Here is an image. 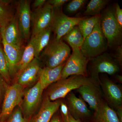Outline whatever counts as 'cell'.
Instances as JSON below:
<instances>
[{"label":"cell","mask_w":122,"mask_h":122,"mask_svg":"<svg viewBox=\"0 0 122 122\" xmlns=\"http://www.w3.org/2000/svg\"><path fill=\"white\" fill-rule=\"evenodd\" d=\"M62 115V122H81L79 119H76L71 115L69 112L67 114Z\"/></svg>","instance_id":"cell-33"},{"label":"cell","mask_w":122,"mask_h":122,"mask_svg":"<svg viewBox=\"0 0 122 122\" xmlns=\"http://www.w3.org/2000/svg\"><path fill=\"white\" fill-rule=\"evenodd\" d=\"M1 95V91L0 87V99Z\"/></svg>","instance_id":"cell-39"},{"label":"cell","mask_w":122,"mask_h":122,"mask_svg":"<svg viewBox=\"0 0 122 122\" xmlns=\"http://www.w3.org/2000/svg\"><path fill=\"white\" fill-rule=\"evenodd\" d=\"M109 1L108 0H91L87 4L84 13L92 16L100 15Z\"/></svg>","instance_id":"cell-26"},{"label":"cell","mask_w":122,"mask_h":122,"mask_svg":"<svg viewBox=\"0 0 122 122\" xmlns=\"http://www.w3.org/2000/svg\"><path fill=\"white\" fill-rule=\"evenodd\" d=\"M116 112L119 122H122V106L118 107Z\"/></svg>","instance_id":"cell-35"},{"label":"cell","mask_w":122,"mask_h":122,"mask_svg":"<svg viewBox=\"0 0 122 122\" xmlns=\"http://www.w3.org/2000/svg\"><path fill=\"white\" fill-rule=\"evenodd\" d=\"M50 122H62V118L57 115H54L53 116Z\"/></svg>","instance_id":"cell-36"},{"label":"cell","mask_w":122,"mask_h":122,"mask_svg":"<svg viewBox=\"0 0 122 122\" xmlns=\"http://www.w3.org/2000/svg\"><path fill=\"white\" fill-rule=\"evenodd\" d=\"M71 54L69 46L62 39L54 38L46 46L42 55L45 59L46 66L53 68L65 63Z\"/></svg>","instance_id":"cell-4"},{"label":"cell","mask_w":122,"mask_h":122,"mask_svg":"<svg viewBox=\"0 0 122 122\" xmlns=\"http://www.w3.org/2000/svg\"><path fill=\"white\" fill-rule=\"evenodd\" d=\"M107 47L106 39L101 30L100 20L91 33L84 39L81 50L90 60L105 52Z\"/></svg>","instance_id":"cell-5"},{"label":"cell","mask_w":122,"mask_h":122,"mask_svg":"<svg viewBox=\"0 0 122 122\" xmlns=\"http://www.w3.org/2000/svg\"><path fill=\"white\" fill-rule=\"evenodd\" d=\"M88 77L81 75H73L61 79L51 85L46 96L51 101L64 98L72 90H77L89 81Z\"/></svg>","instance_id":"cell-3"},{"label":"cell","mask_w":122,"mask_h":122,"mask_svg":"<svg viewBox=\"0 0 122 122\" xmlns=\"http://www.w3.org/2000/svg\"><path fill=\"white\" fill-rule=\"evenodd\" d=\"M65 63L54 68H50L46 66L41 68L38 80L42 89H46L61 79L62 71Z\"/></svg>","instance_id":"cell-19"},{"label":"cell","mask_w":122,"mask_h":122,"mask_svg":"<svg viewBox=\"0 0 122 122\" xmlns=\"http://www.w3.org/2000/svg\"><path fill=\"white\" fill-rule=\"evenodd\" d=\"M17 11L16 14L22 36L24 40L28 41L30 37L31 20L30 1H20L18 4Z\"/></svg>","instance_id":"cell-13"},{"label":"cell","mask_w":122,"mask_h":122,"mask_svg":"<svg viewBox=\"0 0 122 122\" xmlns=\"http://www.w3.org/2000/svg\"><path fill=\"white\" fill-rule=\"evenodd\" d=\"M86 1L85 0H73L71 1L66 6V12L69 14L76 13L83 7Z\"/></svg>","instance_id":"cell-29"},{"label":"cell","mask_w":122,"mask_h":122,"mask_svg":"<svg viewBox=\"0 0 122 122\" xmlns=\"http://www.w3.org/2000/svg\"><path fill=\"white\" fill-rule=\"evenodd\" d=\"M114 8L116 18L118 24L122 28V9L118 3L116 4Z\"/></svg>","instance_id":"cell-30"},{"label":"cell","mask_w":122,"mask_h":122,"mask_svg":"<svg viewBox=\"0 0 122 122\" xmlns=\"http://www.w3.org/2000/svg\"><path fill=\"white\" fill-rule=\"evenodd\" d=\"M0 29L2 36L7 43L18 48H24V39L19 27L16 14L6 28Z\"/></svg>","instance_id":"cell-17"},{"label":"cell","mask_w":122,"mask_h":122,"mask_svg":"<svg viewBox=\"0 0 122 122\" xmlns=\"http://www.w3.org/2000/svg\"><path fill=\"white\" fill-rule=\"evenodd\" d=\"M24 94V87L17 82L7 87L0 113L1 122L8 117L15 107L21 104Z\"/></svg>","instance_id":"cell-10"},{"label":"cell","mask_w":122,"mask_h":122,"mask_svg":"<svg viewBox=\"0 0 122 122\" xmlns=\"http://www.w3.org/2000/svg\"><path fill=\"white\" fill-rule=\"evenodd\" d=\"M62 102L60 99L51 101L47 96L43 99L39 111L30 122H50Z\"/></svg>","instance_id":"cell-16"},{"label":"cell","mask_w":122,"mask_h":122,"mask_svg":"<svg viewBox=\"0 0 122 122\" xmlns=\"http://www.w3.org/2000/svg\"><path fill=\"white\" fill-rule=\"evenodd\" d=\"M77 91L90 108L96 111L104 102L103 96L99 85L90 81L81 86Z\"/></svg>","instance_id":"cell-12"},{"label":"cell","mask_w":122,"mask_h":122,"mask_svg":"<svg viewBox=\"0 0 122 122\" xmlns=\"http://www.w3.org/2000/svg\"><path fill=\"white\" fill-rule=\"evenodd\" d=\"M62 39L68 43L72 50L76 49H81L84 41L83 35L78 25L70 30L62 38Z\"/></svg>","instance_id":"cell-23"},{"label":"cell","mask_w":122,"mask_h":122,"mask_svg":"<svg viewBox=\"0 0 122 122\" xmlns=\"http://www.w3.org/2000/svg\"><path fill=\"white\" fill-rule=\"evenodd\" d=\"M35 58L34 37H31L28 44L24 48L21 59L18 66L16 77Z\"/></svg>","instance_id":"cell-22"},{"label":"cell","mask_w":122,"mask_h":122,"mask_svg":"<svg viewBox=\"0 0 122 122\" xmlns=\"http://www.w3.org/2000/svg\"><path fill=\"white\" fill-rule=\"evenodd\" d=\"M114 76L116 81L120 83H122V75L118 74L115 75Z\"/></svg>","instance_id":"cell-37"},{"label":"cell","mask_w":122,"mask_h":122,"mask_svg":"<svg viewBox=\"0 0 122 122\" xmlns=\"http://www.w3.org/2000/svg\"><path fill=\"white\" fill-rule=\"evenodd\" d=\"M14 16L10 2L9 1L0 0V29L6 28Z\"/></svg>","instance_id":"cell-24"},{"label":"cell","mask_w":122,"mask_h":122,"mask_svg":"<svg viewBox=\"0 0 122 122\" xmlns=\"http://www.w3.org/2000/svg\"><path fill=\"white\" fill-rule=\"evenodd\" d=\"M2 37L3 49L7 59L9 72L11 78L16 75L18 66L25 48H18L9 44L2 36Z\"/></svg>","instance_id":"cell-14"},{"label":"cell","mask_w":122,"mask_h":122,"mask_svg":"<svg viewBox=\"0 0 122 122\" xmlns=\"http://www.w3.org/2000/svg\"><path fill=\"white\" fill-rule=\"evenodd\" d=\"M72 52L62 71L61 79L73 75L88 77L87 65L89 59L84 56L79 49L72 50Z\"/></svg>","instance_id":"cell-6"},{"label":"cell","mask_w":122,"mask_h":122,"mask_svg":"<svg viewBox=\"0 0 122 122\" xmlns=\"http://www.w3.org/2000/svg\"><path fill=\"white\" fill-rule=\"evenodd\" d=\"M0 75L8 83H10L11 77L8 66L4 49L0 45Z\"/></svg>","instance_id":"cell-27"},{"label":"cell","mask_w":122,"mask_h":122,"mask_svg":"<svg viewBox=\"0 0 122 122\" xmlns=\"http://www.w3.org/2000/svg\"><path fill=\"white\" fill-rule=\"evenodd\" d=\"M95 122H119L114 109L105 102L94 115Z\"/></svg>","instance_id":"cell-20"},{"label":"cell","mask_w":122,"mask_h":122,"mask_svg":"<svg viewBox=\"0 0 122 122\" xmlns=\"http://www.w3.org/2000/svg\"><path fill=\"white\" fill-rule=\"evenodd\" d=\"M121 67L113 54L105 52L90 59L87 67L88 77L94 83L99 85V74L114 76L119 73Z\"/></svg>","instance_id":"cell-1"},{"label":"cell","mask_w":122,"mask_h":122,"mask_svg":"<svg viewBox=\"0 0 122 122\" xmlns=\"http://www.w3.org/2000/svg\"><path fill=\"white\" fill-rule=\"evenodd\" d=\"M99 86L103 97L111 108L116 110L122 106V92L118 85L107 75H99Z\"/></svg>","instance_id":"cell-9"},{"label":"cell","mask_w":122,"mask_h":122,"mask_svg":"<svg viewBox=\"0 0 122 122\" xmlns=\"http://www.w3.org/2000/svg\"><path fill=\"white\" fill-rule=\"evenodd\" d=\"M41 68L38 58H35L17 76V83L24 87L35 82L38 80Z\"/></svg>","instance_id":"cell-18"},{"label":"cell","mask_w":122,"mask_h":122,"mask_svg":"<svg viewBox=\"0 0 122 122\" xmlns=\"http://www.w3.org/2000/svg\"><path fill=\"white\" fill-rule=\"evenodd\" d=\"M0 122H1V120L0 116Z\"/></svg>","instance_id":"cell-40"},{"label":"cell","mask_w":122,"mask_h":122,"mask_svg":"<svg viewBox=\"0 0 122 122\" xmlns=\"http://www.w3.org/2000/svg\"><path fill=\"white\" fill-rule=\"evenodd\" d=\"M51 26L38 33L34 37L35 57L38 58L40 53L49 43L52 32Z\"/></svg>","instance_id":"cell-21"},{"label":"cell","mask_w":122,"mask_h":122,"mask_svg":"<svg viewBox=\"0 0 122 122\" xmlns=\"http://www.w3.org/2000/svg\"><path fill=\"white\" fill-rule=\"evenodd\" d=\"M30 120L24 117L20 107L18 106L10 115L6 122H30Z\"/></svg>","instance_id":"cell-28"},{"label":"cell","mask_w":122,"mask_h":122,"mask_svg":"<svg viewBox=\"0 0 122 122\" xmlns=\"http://www.w3.org/2000/svg\"><path fill=\"white\" fill-rule=\"evenodd\" d=\"M69 1L68 0H50L48 1L55 10L60 9L66 2Z\"/></svg>","instance_id":"cell-31"},{"label":"cell","mask_w":122,"mask_h":122,"mask_svg":"<svg viewBox=\"0 0 122 122\" xmlns=\"http://www.w3.org/2000/svg\"><path fill=\"white\" fill-rule=\"evenodd\" d=\"M42 89L38 80L33 86L24 93L20 107L24 117L30 120L41 101Z\"/></svg>","instance_id":"cell-8"},{"label":"cell","mask_w":122,"mask_h":122,"mask_svg":"<svg viewBox=\"0 0 122 122\" xmlns=\"http://www.w3.org/2000/svg\"><path fill=\"white\" fill-rule=\"evenodd\" d=\"M115 53L113 54L114 56L117 60L118 62L122 66V46H118L115 48Z\"/></svg>","instance_id":"cell-32"},{"label":"cell","mask_w":122,"mask_h":122,"mask_svg":"<svg viewBox=\"0 0 122 122\" xmlns=\"http://www.w3.org/2000/svg\"><path fill=\"white\" fill-rule=\"evenodd\" d=\"M55 10L48 2L44 6L37 9L31 15L33 28L32 37L50 26L52 21Z\"/></svg>","instance_id":"cell-11"},{"label":"cell","mask_w":122,"mask_h":122,"mask_svg":"<svg viewBox=\"0 0 122 122\" xmlns=\"http://www.w3.org/2000/svg\"><path fill=\"white\" fill-rule=\"evenodd\" d=\"M100 27L108 47L113 49L122 45V28L116 18L114 8L109 7L101 15Z\"/></svg>","instance_id":"cell-2"},{"label":"cell","mask_w":122,"mask_h":122,"mask_svg":"<svg viewBox=\"0 0 122 122\" xmlns=\"http://www.w3.org/2000/svg\"><path fill=\"white\" fill-rule=\"evenodd\" d=\"M2 42V37L1 35V32L0 29V45H1V43Z\"/></svg>","instance_id":"cell-38"},{"label":"cell","mask_w":122,"mask_h":122,"mask_svg":"<svg viewBox=\"0 0 122 122\" xmlns=\"http://www.w3.org/2000/svg\"><path fill=\"white\" fill-rule=\"evenodd\" d=\"M100 19L101 15H99L92 16L89 18H84L79 22L78 26L83 35L84 39L91 33Z\"/></svg>","instance_id":"cell-25"},{"label":"cell","mask_w":122,"mask_h":122,"mask_svg":"<svg viewBox=\"0 0 122 122\" xmlns=\"http://www.w3.org/2000/svg\"><path fill=\"white\" fill-rule=\"evenodd\" d=\"M46 2V0H36L33 4L34 8H36V9L41 8L44 6Z\"/></svg>","instance_id":"cell-34"},{"label":"cell","mask_w":122,"mask_h":122,"mask_svg":"<svg viewBox=\"0 0 122 122\" xmlns=\"http://www.w3.org/2000/svg\"><path fill=\"white\" fill-rule=\"evenodd\" d=\"M67 97V106L70 113L76 119L89 117L91 112L85 101L77 97L73 92H70Z\"/></svg>","instance_id":"cell-15"},{"label":"cell","mask_w":122,"mask_h":122,"mask_svg":"<svg viewBox=\"0 0 122 122\" xmlns=\"http://www.w3.org/2000/svg\"><path fill=\"white\" fill-rule=\"evenodd\" d=\"M54 10V15L50 26L52 31L54 33V38L57 40L62 39L85 18L70 17L63 13L61 8Z\"/></svg>","instance_id":"cell-7"}]
</instances>
